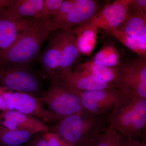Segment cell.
<instances>
[{
	"mask_svg": "<svg viewBox=\"0 0 146 146\" xmlns=\"http://www.w3.org/2000/svg\"><path fill=\"white\" fill-rule=\"evenodd\" d=\"M99 1L96 0H75V2L58 30H68L82 26L100 11Z\"/></svg>",
	"mask_w": 146,
	"mask_h": 146,
	"instance_id": "8fae6325",
	"label": "cell"
},
{
	"mask_svg": "<svg viewBox=\"0 0 146 146\" xmlns=\"http://www.w3.org/2000/svg\"><path fill=\"white\" fill-rule=\"evenodd\" d=\"M36 133L30 130L8 129L0 124V145L22 146Z\"/></svg>",
	"mask_w": 146,
	"mask_h": 146,
	"instance_id": "ffe728a7",
	"label": "cell"
},
{
	"mask_svg": "<svg viewBox=\"0 0 146 146\" xmlns=\"http://www.w3.org/2000/svg\"><path fill=\"white\" fill-rule=\"evenodd\" d=\"M75 2V0L63 1L56 14L50 18V21L54 24L56 27L57 28L58 26L64 21L70 11Z\"/></svg>",
	"mask_w": 146,
	"mask_h": 146,
	"instance_id": "d4e9b609",
	"label": "cell"
},
{
	"mask_svg": "<svg viewBox=\"0 0 146 146\" xmlns=\"http://www.w3.org/2000/svg\"><path fill=\"white\" fill-rule=\"evenodd\" d=\"M126 47L140 56H146V41H143L129 36L117 29L108 31Z\"/></svg>",
	"mask_w": 146,
	"mask_h": 146,
	"instance_id": "603a6c76",
	"label": "cell"
},
{
	"mask_svg": "<svg viewBox=\"0 0 146 146\" xmlns=\"http://www.w3.org/2000/svg\"><path fill=\"white\" fill-rule=\"evenodd\" d=\"M39 98L47 109L60 119L74 114L89 113L83 107L78 96L58 82H50Z\"/></svg>",
	"mask_w": 146,
	"mask_h": 146,
	"instance_id": "5b68a950",
	"label": "cell"
},
{
	"mask_svg": "<svg viewBox=\"0 0 146 146\" xmlns=\"http://www.w3.org/2000/svg\"><path fill=\"white\" fill-rule=\"evenodd\" d=\"M44 136L49 146H71L56 133L50 131L45 133Z\"/></svg>",
	"mask_w": 146,
	"mask_h": 146,
	"instance_id": "484cf974",
	"label": "cell"
},
{
	"mask_svg": "<svg viewBox=\"0 0 146 146\" xmlns=\"http://www.w3.org/2000/svg\"><path fill=\"white\" fill-rule=\"evenodd\" d=\"M95 138L94 137L87 139L78 146H93V141Z\"/></svg>",
	"mask_w": 146,
	"mask_h": 146,
	"instance_id": "4dcf8cb0",
	"label": "cell"
},
{
	"mask_svg": "<svg viewBox=\"0 0 146 146\" xmlns=\"http://www.w3.org/2000/svg\"><path fill=\"white\" fill-rule=\"evenodd\" d=\"M128 146H146L145 142H141L137 141L135 138H127Z\"/></svg>",
	"mask_w": 146,
	"mask_h": 146,
	"instance_id": "f1b7e54d",
	"label": "cell"
},
{
	"mask_svg": "<svg viewBox=\"0 0 146 146\" xmlns=\"http://www.w3.org/2000/svg\"><path fill=\"white\" fill-rule=\"evenodd\" d=\"M108 126L125 137L135 138L146 127V99L132 96L119 109L110 113Z\"/></svg>",
	"mask_w": 146,
	"mask_h": 146,
	"instance_id": "3957f363",
	"label": "cell"
},
{
	"mask_svg": "<svg viewBox=\"0 0 146 146\" xmlns=\"http://www.w3.org/2000/svg\"><path fill=\"white\" fill-rule=\"evenodd\" d=\"M58 29L50 20L21 33L10 46L0 51V65L27 66L39 58L42 46Z\"/></svg>",
	"mask_w": 146,
	"mask_h": 146,
	"instance_id": "6da1fadb",
	"label": "cell"
},
{
	"mask_svg": "<svg viewBox=\"0 0 146 146\" xmlns=\"http://www.w3.org/2000/svg\"><path fill=\"white\" fill-rule=\"evenodd\" d=\"M76 71H82L110 84H115L119 78L118 67H107L98 65L91 60L79 64Z\"/></svg>",
	"mask_w": 146,
	"mask_h": 146,
	"instance_id": "d6986e66",
	"label": "cell"
},
{
	"mask_svg": "<svg viewBox=\"0 0 146 146\" xmlns=\"http://www.w3.org/2000/svg\"><path fill=\"white\" fill-rule=\"evenodd\" d=\"M71 89L79 97L87 112L102 117L119 109L132 96L115 87L89 91Z\"/></svg>",
	"mask_w": 146,
	"mask_h": 146,
	"instance_id": "277c9868",
	"label": "cell"
},
{
	"mask_svg": "<svg viewBox=\"0 0 146 146\" xmlns=\"http://www.w3.org/2000/svg\"><path fill=\"white\" fill-rule=\"evenodd\" d=\"M91 60L98 65L117 67L120 64L119 53L115 46L108 44L103 47Z\"/></svg>",
	"mask_w": 146,
	"mask_h": 146,
	"instance_id": "7402d4cb",
	"label": "cell"
},
{
	"mask_svg": "<svg viewBox=\"0 0 146 146\" xmlns=\"http://www.w3.org/2000/svg\"><path fill=\"white\" fill-rule=\"evenodd\" d=\"M11 98L10 110H17L43 122H53L60 119L46 108L40 98L34 94L11 90Z\"/></svg>",
	"mask_w": 146,
	"mask_h": 146,
	"instance_id": "ba28073f",
	"label": "cell"
},
{
	"mask_svg": "<svg viewBox=\"0 0 146 146\" xmlns=\"http://www.w3.org/2000/svg\"><path fill=\"white\" fill-rule=\"evenodd\" d=\"M128 14L146 11V0H130L128 4Z\"/></svg>",
	"mask_w": 146,
	"mask_h": 146,
	"instance_id": "4316f807",
	"label": "cell"
},
{
	"mask_svg": "<svg viewBox=\"0 0 146 146\" xmlns=\"http://www.w3.org/2000/svg\"><path fill=\"white\" fill-rule=\"evenodd\" d=\"M44 0H12L0 11V16L12 21L25 18L34 19L42 11Z\"/></svg>",
	"mask_w": 146,
	"mask_h": 146,
	"instance_id": "2e32d148",
	"label": "cell"
},
{
	"mask_svg": "<svg viewBox=\"0 0 146 146\" xmlns=\"http://www.w3.org/2000/svg\"><path fill=\"white\" fill-rule=\"evenodd\" d=\"M0 84L9 90L34 95L41 87L39 77L24 65H0Z\"/></svg>",
	"mask_w": 146,
	"mask_h": 146,
	"instance_id": "52a82bcc",
	"label": "cell"
},
{
	"mask_svg": "<svg viewBox=\"0 0 146 146\" xmlns=\"http://www.w3.org/2000/svg\"><path fill=\"white\" fill-rule=\"evenodd\" d=\"M0 124L12 130H30L36 133L50 131L51 127L41 120L16 110L0 111Z\"/></svg>",
	"mask_w": 146,
	"mask_h": 146,
	"instance_id": "4fadbf2b",
	"label": "cell"
},
{
	"mask_svg": "<svg viewBox=\"0 0 146 146\" xmlns=\"http://www.w3.org/2000/svg\"><path fill=\"white\" fill-rule=\"evenodd\" d=\"M71 29L76 35L80 54L90 55L96 44L98 29L92 25L86 23Z\"/></svg>",
	"mask_w": 146,
	"mask_h": 146,
	"instance_id": "e0dca14e",
	"label": "cell"
},
{
	"mask_svg": "<svg viewBox=\"0 0 146 146\" xmlns=\"http://www.w3.org/2000/svg\"><path fill=\"white\" fill-rule=\"evenodd\" d=\"M117 29L132 37L146 41V11L127 14Z\"/></svg>",
	"mask_w": 146,
	"mask_h": 146,
	"instance_id": "ac0fdd59",
	"label": "cell"
},
{
	"mask_svg": "<svg viewBox=\"0 0 146 146\" xmlns=\"http://www.w3.org/2000/svg\"><path fill=\"white\" fill-rule=\"evenodd\" d=\"M58 30L61 44V56L57 74L72 71L73 65L80 54L76 35L72 31Z\"/></svg>",
	"mask_w": 146,
	"mask_h": 146,
	"instance_id": "9a60e30c",
	"label": "cell"
},
{
	"mask_svg": "<svg viewBox=\"0 0 146 146\" xmlns=\"http://www.w3.org/2000/svg\"><path fill=\"white\" fill-rule=\"evenodd\" d=\"M116 88L130 96L146 99V57L120 64Z\"/></svg>",
	"mask_w": 146,
	"mask_h": 146,
	"instance_id": "8992f818",
	"label": "cell"
},
{
	"mask_svg": "<svg viewBox=\"0 0 146 146\" xmlns=\"http://www.w3.org/2000/svg\"><path fill=\"white\" fill-rule=\"evenodd\" d=\"M63 1V0H44L42 11L34 20L37 22L49 20L56 14Z\"/></svg>",
	"mask_w": 146,
	"mask_h": 146,
	"instance_id": "cb8c5ba5",
	"label": "cell"
},
{
	"mask_svg": "<svg viewBox=\"0 0 146 146\" xmlns=\"http://www.w3.org/2000/svg\"><path fill=\"white\" fill-rule=\"evenodd\" d=\"M61 56V44L59 30L52 32L48 42L38 58L42 70L50 82H58L57 72Z\"/></svg>",
	"mask_w": 146,
	"mask_h": 146,
	"instance_id": "7c38bea8",
	"label": "cell"
},
{
	"mask_svg": "<svg viewBox=\"0 0 146 146\" xmlns=\"http://www.w3.org/2000/svg\"><path fill=\"white\" fill-rule=\"evenodd\" d=\"M58 82L70 89L89 91L116 87L82 71L60 72L57 74Z\"/></svg>",
	"mask_w": 146,
	"mask_h": 146,
	"instance_id": "30bf717a",
	"label": "cell"
},
{
	"mask_svg": "<svg viewBox=\"0 0 146 146\" xmlns=\"http://www.w3.org/2000/svg\"><path fill=\"white\" fill-rule=\"evenodd\" d=\"M40 23L33 18L12 21L0 16V51L10 46L21 33Z\"/></svg>",
	"mask_w": 146,
	"mask_h": 146,
	"instance_id": "5bb4252c",
	"label": "cell"
},
{
	"mask_svg": "<svg viewBox=\"0 0 146 146\" xmlns=\"http://www.w3.org/2000/svg\"><path fill=\"white\" fill-rule=\"evenodd\" d=\"M8 110L7 107L1 94L0 93V111H5Z\"/></svg>",
	"mask_w": 146,
	"mask_h": 146,
	"instance_id": "f546056e",
	"label": "cell"
},
{
	"mask_svg": "<svg viewBox=\"0 0 146 146\" xmlns=\"http://www.w3.org/2000/svg\"><path fill=\"white\" fill-rule=\"evenodd\" d=\"M45 133H39L35 134L27 143V146H49L45 138Z\"/></svg>",
	"mask_w": 146,
	"mask_h": 146,
	"instance_id": "83f0119b",
	"label": "cell"
},
{
	"mask_svg": "<svg viewBox=\"0 0 146 146\" xmlns=\"http://www.w3.org/2000/svg\"><path fill=\"white\" fill-rule=\"evenodd\" d=\"M104 117L89 113L74 114L64 117L51 127L71 146H78L87 139L98 136L108 127Z\"/></svg>",
	"mask_w": 146,
	"mask_h": 146,
	"instance_id": "7a4b0ae2",
	"label": "cell"
},
{
	"mask_svg": "<svg viewBox=\"0 0 146 146\" xmlns=\"http://www.w3.org/2000/svg\"><path fill=\"white\" fill-rule=\"evenodd\" d=\"M93 146H128L127 138L108 126L94 138Z\"/></svg>",
	"mask_w": 146,
	"mask_h": 146,
	"instance_id": "44dd1931",
	"label": "cell"
},
{
	"mask_svg": "<svg viewBox=\"0 0 146 146\" xmlns=\"http://www.w3.org/2000/svg\"><path fill=\"white\" fill-rule=\"evenodd\" d=\"M129 1L117 0L108 4L86 23L108 31L117 29L127 16Z\"/></svg>",
	"mask_w": 146,
	"mask_h": 146,
	"instance_id": "9c48e42d",
	"label": "cell"
}]
</instances>
